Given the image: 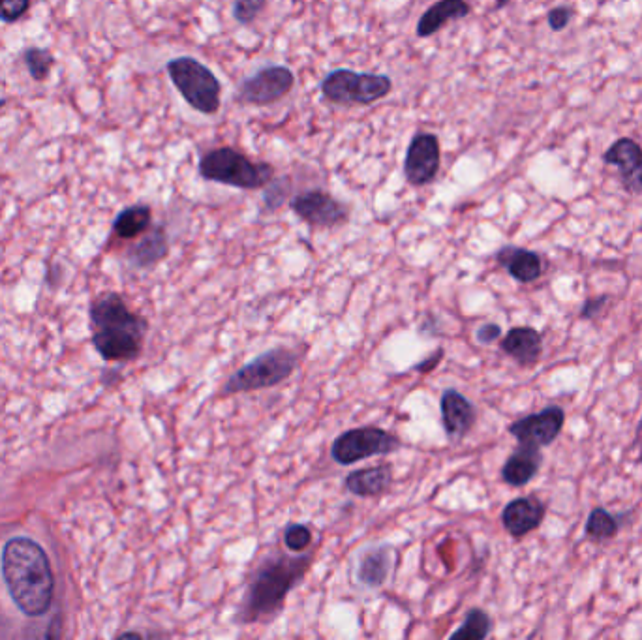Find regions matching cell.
<instances>
[{"label":"cell","instance_id":"27","mask_svg":"<svg viewBox=\"0 0 642 640\" xmlns=\"http://www.w3.org/2000/svg\"><path fill=\"white\" fill-rule=\"evenodd\" d=\"M284 545L291 552H305L312 545V530L305 524L291 522L284 530Z\"/></svg>","mask_w":642,"mask_h":640},{"label":"cell","instance_id":"10","mask_svg":"<svg viewBox=\"0 0 642 640\" xmlns=\"http://www.w3.org/2000/svg\"><path fill=\"white\" fill-rule=\"evenodd\" d=\"M566 423V412L560 406H549L541 412L526 415L511 423L507 432L520 443L532 447H549L562 432Z\"/></svg>","mask_w":642,"mask_h":640},{"label":"cell","instance_id":"33","mask_svg":"<svg viewBox=\"0 0 642 640\" xmlns=\"http://www.w3.org/2000/svg\"><path fill=\"white\" fill-rule=\"evenodd\" d=\"M442 359H444V350H436L430 359H425L423 363H419V365L415 366L413 370H415V372H419V374L432 372L436 366L440 365V361H442Z\"/></svg>","mask_w":642,"mask_h":640},{"label":"cell","instance_id":"20","mask_svg":"<svg viewBox=\"0 0 642 640\" xmlns=\"http://www.w3.org/2000/svg\"><path fill=\"white\" fill-rule=\"evenodd\" d=\"M472 6L466 0H438L432 4L417 23V36L430 38L445 27L449 21H457L470 16Z\"/></svg>","mask_w":642,"mask_h":640},{"label":"cell","instance_id":"30","mask_svg":"<svg viewBox=\"0 0 642 640\" xmlns=\"http://www.w3.org/2000/svg\"><path fill=\"white\" fill-rule=\"evenodd\" d=\"M609 301H611L609 295L588 299L582 305L581 318H584V320H596V318H599V314L605 310V306L609 305Z\"/></svg>","mask_w":642,"mask_h":640},{"label":"cell","instance_id":"31","mask_svg":"<svg viewBox=\"0 0 642 640\" xmlns=\"http://www.w3.org/2000/svg\"><path fill=\"white\" fill-rule=\"evenodd\" d=\"M502 336V327L498 323H483L477 333H475V338L479 344H494L496 340H500Z\"/></svg>","mask_w":642,"mask_h":640},{"label":"cell","instance_id":"19","mask_svg":"<svg viewBox=\"0 0 642 640\" xmlns=\"http://www.w3.org/2000/svg\"><path fill=\"white\" fill-rule=\"evenodd\" d=\"M496 261L504 267L511 278L520 284H532L543 275V260L537 252L519 248V246H504L496 254Z\"/></svg>","mask_w":642,"mask_h":640},{"label":"cell","instance_id":"15","mask_svg":"<svg viewBox=\"0 0 642 640\" xmlns=\"http://www.w3.org/2000/svg\"><path fill=\"white\" fill-rule=\"evenodd\" d=\"M545 515H547L545 503L537 500L535 496H522L505 505L502 511V524L507 534L515 539H522L524 535L532 534L541 526Z\"/></svg>","mask_w":642,"mask_h":640},{"label":"cell","instance_id":"7","mask_svg":"<svg viewBox=\"0 0 642 640\" xmlns=\"http://www.w3.org/2000/svg\"><path fill=\"white\" fill-rule=\"evenodd\" d=\"M391 89V79L383 74H359L346 68L333 70L321 81L323 98L340 106H370L385 98Z\"/></svg>","mask_w":642,"mask_h":640},{"label":"cell","instance_id":"11","mask_svg":"<svg viewBox=\"0 0 642 640\" xmlns=\"http://www.w3.org/2000/svg\"><path fill=\"white\" fill-rule=\"evenodd\" d=\"M291 211L314 228H337L350 216L344 203L323 190H308L295 196L291 199Z\"/></svg>","mask_w":642,"mask_h":640},{"label":"cell","instance_id":"34","mask_svg":"<svg viewBox=\"0 0 642 640\" xmlns=\"http://www.w3.org/2000/svg\"><path fill=\"white\" fill-rule=\"evenodd\" d=\"M511 0H496V4H494V10H502V8H505L507 4H509Z\"/></svg>","mask_w":642,"mask_h":640},{"label":"cell","instance_id":"8","mask_svg":"<svg viewBox=\"0 0 642 640\" xmlns=\"http://www.w3.org/2000/svg\"><path fill=\"white\" fill-rule=\"evenodd\" d=\"M402 447L400 438L382 427L350 428L331 445V458L340 466H352L365 458L385 457Z\"/></svg>","mask_w":642,"mask_h":640},{"label":"cell","instance_id":"16","mask_svg":"<svg viewBox=\"0 0 642 640\" xmlns=\"http://www.w3.org/2000/svg\"><path fill=\"white\" fill-rule=\"evenodd\" d=\"M395 564V549L391 545H372L359 554L355 579L365 590H380L389 579Z\"/></svg>","mask_w":642,"mask_h":640},{"label":"cell","instance_id":"24","mask_svg":"<svg viewBox=\"0 0 642 640\" xmlns=\"http://www.w3.org/2000/svg\"><path fill=\"white\" fill-rule=\"evenodd\" d=\"M618 530H620V522L603 507H596L590 513V517L586 520V526H584L586 535L590 539H594V541H599V543L616 537Z\"/></svg>","mask_w":642,"mask_h":640},{"label":"cell","instance_id":"2","mask_svg":"<svg viewBox=\"0 0 642 640\" xmlns=\"http://www.w3.org/2000/svg\"><path fill=\"white\" fill-rule=\"evenodd\" d=\"M2 577L17 609L27 616L46 614L55 595V579L46 550L29 537H14L2 550Z\"/></svg>","mask_w":642,"mask_h":640},{"label":"cell","instance_id":"1","mask_svg":"<svg viewBox=\"0 0 642 640\" xmlns=\"http://www.w3.org/2000/svg\"><path fill=\"white\" fill-rule=\"evenodd\" d=\"M312 562L314 550L293 556L276 549L263 556L248 579L235 622L241 625L273 622L284 610L288 595L305 580Z\"/></svg>","mask_w":642,"mask_h":640},{"label":"cell","instance_id":"21","mask_svg":"<svg viewBox=\"0 0 642 640\" xmlns=\"http://www.w3.org/2000/svg\"><path fill=\"white\" fill-rule=\"evenodd\" d=\"M393 485V472L389 466H372L365 470H357L346 477V488L353 496L359 498H374L382 496Z\"/></svg>","mask_w":642,"mask_h":640},{"label":"cell","instance_id":"18","mask_svg":"<svg viewBox=\"0 0 642 640\" xmlns=\"http://www.w3.org/2000/svg\"><path fill=\"white\" fill-rule=\"evenodd\" d=\"M500 348L520 366H534L543 353V338L534 327H513L502 338Z\"/></svg>","mask_w":642,"mask_h":640},{"label":"cell","instance_id":"5","mask_svg":"<svg viewBox=\"0 0 642 640\" xmlns=\"http://www.w3.org/2000/svg\"><path fill=\"white\" fill-rule=\"evenodd\" d=\"M299 363L301 355L286 346H276L263 351L231 374L222 389V395L228 397L239 393H252L280 385L282 381L290 378Z\"/></svg>","mask_w":642,"mask_h":640},{"label":"cell","instance_id":"17","mask_svg":"<svg viewBox=\"0 0 642 640\" xmlns=\"http://www.w3.org/2000/svg\"><path fill=\"white\" fill-rule=\"evenodd\" d=\"M543 466V453L539 447L532 445H520L517 451H513L505 460L502 468V479L509 487H526L530 481H534L535 475Z\"/></svg>","mask_w":642,"mask_h":640},{"label":"cell","instance_id":"35","mask_svg":"<svg viewBox=\"0 0 642 640\" xmlns=\"http://www.w3.org/2000/svg\"><path fill=\"white\" fill-rule=\"evenodd\" d=\"M6 104H8V100H6V98H0V109L6 106Z\"/></svg>","mask_w":642,"mask_h":640},{"label":"cell","instance_id":"13","mask_svg":"<svg viewBox=\"0 0 642 640\" xmlns=\"http://www.w3.org/2000/svg\"><path fill=\"white\" fill-rule=\"evenodd\" d=\"M603 162L620 173V183L627 194H642V149L633 139L614 141L603 154Z\"/></svg>","mask_w":642,"mask_h":640},{"label":"cell","instance_id":"25","mask_svg":"<svg viewBox=\"0 0 642 640\" xmlns=\"http://www.w3.org/2000/svg\"><path fill=\"white\" fill-rule=\"evenodd\" d=\"M492 631V620L483 609L468 610L464 622L459 629L451 635V639L483 640L487 639Z\"/></svg>","mask_w":642,"mask_h":640},{"label":"cell","instance_id":"23","mask_svg":"<svg viewBox=\"0 0 642 640\" xmlns=\"http://www.w3.org/2000/svg\"><path fill=\"white\" fill-rule=\"evenodd\" d=\"M153 211L147 205H132L119 213L113 222V231L121 239H136L151 228Z\"/></svg>","mask_w":642,"mask_h":640},{"label":"cell","instance_id":"9","mask_svg":"<svg viewBox=\"0 0 642 640\" xmlns=\"http://www.w3.org/2000/svg\"><path fill=\"white\" fill-rule=\"evenodd\" d=\"M295 85V76L286 66H267L239 85L237 100L248 106H271L282 100Z\"/></svg>","mask_w":642,"mask_h":640},{"label":"cell","instance_id":"4","mask_svg":"<svg viewBox=\"0 0 642 640\" xmlns=\"http://www.w3.org/2000/svg\"><path fill=\"white\" fill-rule=\"evenodd\" d=\"M199 175L205 181L241 190H258L275 179V168L265 162H252L248 156L231 147H220L199 160Z\"/></svg>","mask_w":642,"mask_h":640},{"label":"cell","instance_id":"32","mask_svg":"<svg viewBox=\"0 0 642 640\" xmlns=\"http://www.w3.org/2000/svg\"><path fill=\"white\" fill-rule=\"evenodd\" d=\"M569 19H571V10L566 6H558L549 12V27L552 31H564L569 25Z\"/></svg>","mask_w":642,"mask_h":640},{"label":"cell","instance_id":"28","mask_svg":"<svg viewBox=\"0 0 642 640\" xmlns=\"http://www.w3.org/2000/svg\"><path fill=\"white\" fill-rule=\"evenodd\" d=\"M267 2L269 0H235V6H233L235 21L241 25H252L263 12V8L267 6Z\"/></svg>","mask_w":642,"mask_h":640},{"label":"cell","instance_id":"12","mask_svg":"<svg viewBox=\"0 0 642 640\" xmlns=\"http://www.w3.org/2000/svg\"><path fill=\"white\" fill-rule=\"evenodd\" d=\"M440 139L428 132H419L408 145L404 160V175L412 186L430 184L440 171Z\"/></svg>","mask_w":642,"mask_h":640},{"label":"cell","instance_id":"29","mask_svg":"<svg viewBox=\"0 0 642 640\" xmlns=\"http://www.w3.org/2000/svg\"><path fill=\"white\" fill-rule=\"evenodd\" d=\"M31 8V0H0V21L16 23Z\"/></svg>","mask_w":642,"mask_h":640},{"label":"cell","instance_id":"3","mask_svg":"<svg viewBox=\"0 0 642 640\" xmlns=\"http://www.w3.org/2000/svg\"><path fill=\"white\" fill-rule=\"evenodd\" d=\"M92 342L106 361L136 359L149 331L145 318L134 314L119 293H107L91 306Z\"/></svg>","mask_w":642,"mask_h":640},{"label":"cell","instance_id":"6","mask_svg":"<svg viewBox=\"0 0 642 640\" xmlns=\"http://www.w3.org/2000/svg\"><path fill=\"white\" fill-rule=\"evenodd\" d=\"M168 74L190 107L203 115H214L220 109L222 85L205 64L192 57H177L168 62Z\"/></svg>","mask_w":642,"mask_h":640},{"label":"cell","instance_id":"22","mask_svg":"<svg viewBox=\"0 0 642 640\" xmlns=\"http://www.w3.org/2000/svg\"><path fill=\"white\" fill-rule=\"evenodd\" d=\"M168 252L169 241L166 231L164 228H153L132 248L130 260L139 269H147L156 265L158 261L164 260Z\"/></svg>","mask_w":642,"mask_h":640},{"label":"cell","instance_id":"26","mask_svg":"<svg viewBox=\"0 0 642 640\" xmlns=\"http://www.w3.org/2000/svg\"><path fill=\"white\" fill-rule=\"evenodd\" d=\"M23 59H25L27 70L34 81H46L51 74L53 64H55V57L51 55V51L40 49V47H29L25 51Z\"/></svg>","mask_w":642,"mask_h":640},{"label":"cell","instance_id":"14","mask_svg":"<svg viewBox=\"0 0 642 640\" xmlns=\"http://www.w3.org/2000/svg\"><path fill=\"white\" fill-rule=\"evenodd\" d=\"M440 412L445 434L453 442L466 438L477 421L474 404L457 389H445L442 393Z\"/></svg>","mask_w":642,"mask_h":640}]
</instances>
